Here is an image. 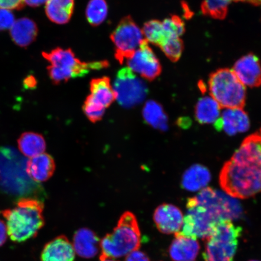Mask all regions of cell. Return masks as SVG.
Here are the masks:
<instances>
[{
    "label": "cell",
    "mask_w": 261,
    "mask_h": 261,
    "mask_svg": "<svg viewBox=\"0 0 261 261\" xmlns=\"http://www.w3.org/2000/svg\"><path fill=\"white\" fill-rule=\"evenodd\" d=\"M100 261H118L112 258H100Z\"/></svg>",
    "instance_id": "cell-38"
},
{
    "label": "cell",
    "mask_w": 261,
    "mask_h": 261,
    "mask_svg": "<svg viewBox=\"0 0 261 261\" xmlns=\"http://www.w3.org/2000/svg\"><path fill=\"white\" fill-rule=\"evenodd\" d=\"M75 255L72 243L66 237L61 236L45 245L41 254V260L74 261Z\"/></svg>",
    "instance_id": "cell-17"
},
{
    "label": "cell",
    "mask_w": 261,
    "mask_h": 261,
    "mask_svg": "<svg viewBox=\"0 0 261 261\" xmlns=\"http://www.w3.org/2000/svg\"><path fill=\"white\" fill-rule=\"evenodd\" d=\"M28 160L11 148L0 149V188L8 193L21 196L38 194L40 187L29 177Z\"/></svg>",
    "instance_id": "cell-3"
},
{
    "label": "cell",
    "mask_w": 261,
    "mask_h": 261,
    "mask_svg": "<svg viewBox=\"0 0 261 261\" xmlns=\"http://www.w3.org/2000/svg\"><path fill=\"white\" fill-rule=\"evenodd\" d=\"M12 13L4 9H0V31L11 29L15 22Z\"/></svg>",
    "instance_id": "cell-33"
},
{
    "label": "cell",
    "mask_w": 261,
    "mask_h": 261,
    "mask_svg": "<svg viewBox=\"0 0 261 261\" xmlns=\"http://www.w3.org/2000/svg\"><path fill=\"white\" fill-rule=\"evenodd\" d=\"M258 133H259V135H260V138H261V128H260V130H259V132Z\"/></svg>",
    "instance_id": "cell-39"
},
{
    "label": "cell",
    "mask_w": 261,
    "mask_h": 261,
    "mask_svg": "<svg viewBox=\"0 0 261 261\" xmlns=\"http://www.w3.org/2000/svg\"><path fill=\"white\" fill-rule=\"evenodd\" d=\"M37 24L32 19L22 18L15 21L11 28V36L16 44L27 47L34 42L38 35Z\"/></svg>",
    "instance_id": "cell-21"
},
{
    "label": "cell",
    "mask_w": 261,
    "mask_h": 261,
    "mask_svg": "<svg viewBox=\"0 0 261 261\" xmlns=\"http://www.w3.org/2000/svg\"><path fill=\"white\" fill-rule=\"evenodd\" d=\"M84 113L91 122L96 123L102 120L105 114V108L90 99L88 96L83 107Z\"/></svg>",
    "instance_id": "cell-32"
},
{
    "label": "cell",
    "mask_w": 261,
    "mask_h": 261,
    "mask_svg": "<svg viewBox=\"0 0 261 261\" xmlns=\"http://www.w3.org/2000/svg\"><path fill=\"white\" fill-rule=\"evenodd\" d=\"M141 233L138 221L132 212H126L120 217L112 233L100 240V258L118 259L139 250Z\"/></svg>",
    "instance_id": "cell-4"
},
{
    "label": "cell",
    "mask_w": 261,
    "mask_h": 261,
    "mask_svg": "<svg viewBox=\"0 0 261 261\" xmlns=\"http://www.w3.org/2000/svg\"><path fill=\"white\" fill-rule=\"evenodd\" d=\"M159 47L172 62L178 61L184 50V42L179 38H166Z\"/></svg>",
    "instance_id": "cell-30"
},
{
    "label": "cell",
    "mask_w": 261,
    "mask_h": 261,
    "mask_svg": "<svg viewBox=\"0 0 261 261\" xmlns=\"http://www.w3.org/2000/svg\"><path fill=\"white\" fill-rule=\"evenodd\" d=\"M198 204L213 210L223 220L232 221L241 216L242 210L234 198L228 197L211 188H205L194 197Z\"/></svg>",
    "instance_id": "cell-11"
},
{
    "label": "cell",
    "mask_w": 261,
    "mask_h": 261,
    "mask_svg": "<svg viewBox=\"0 0 261 261\" xmlns=\"http://www.w3.org/2000/svg\"><path fill=\"white\" fill-rule=\"evenodd\" d=\"M162 24L166 38H179L185 31L184 21L177 15L165 19Z\"/></svg>",
    "instance_id": "cell-31"
},
{
    "label": "cell",
    "mask_w": 261,
    "mask_h": 261,
    "mask_svg": "<svg viewBox=\"0 0 261 261\" xmlns=\"http://www.w3.org/2000/svg\"><path fill=\"white\" fill-rule=\"evenodd\" d=\"M228 0H204L201 9L204 15L217 19H224L226 17Z\"/></svg>",
    "instance_id": "cell-28"
},
{
    "label": "cell",
    "mask_w": 261,
    "mask_h": 261,
    "mask_svg": "<svg viewBox=\"0 0 261 261\" xmlns=\"http://www.w3.org/2000/svg\"><path fill=\"white\" fill-rule=\"evenodd\" d=\"M200 250L197 239L178 233L169 247V253L173 261H194Z\"/></svg>",
    "instance_id": "cell-16"
},
{
    "label": "cell",
    "mask_w": 261,
    "mask_h": 261,
    "mask_svg": "<svg viewBox=\"0 0 261 261\" xmlns=\"http://www.w3.org/2000/svg\"><path fill=\"white\" fill-rule=\"evenodd\" d=\"M220 185L234 198L246 199L261 192V138L258 132L244 140L220 174Z\"/></svg>",
    "instance_id": "cell-1"
},
{
    "label": "cell",
    "mask_w": 261,
    "mask_h": 261,
    "mask_svg": "<svg viewBox=\"0 0 261 261\" xmlns=\"http://www.w3.org/2000/svg\"><path fill=\"white\" fill-rule=\"evenodd\" d=\"M113 90L116 100L126 109L138 106L148 94L146 84L128 67L118 71L114 81Z\"/></svg>",
    "instance_id": "cell-10"
},
{
    "label": "cell",
    "mask_w": 261,
    "mask_h": 261,
    "mask_svg": "<svg viewBox=\"0 0 261 261\" xmlns=\"http://www.w3.org/2000/svg\"><path fill=\"white\" fill-rule=\"evenodd\" d=\"M18 146L21 154L29 159L43 154L46 149L44 137L33 132L22 134L18 140Z\"/></svg>",
    "instance_id": "cell-24"
},
{
    "label": "cell",
    "mask_w": 261,
    "mask_h": 261,
    "mask_svg": "<svg viewBox=\"0 0 261 261\" xmlns=\"http://www.w3.org/2000/svg\"><path fill=\"white\" fill-rule=\"evenodd\" d=\"M211 179V173L207 168L201 165H194L185 172L181 186L189 191H200L207 188Z\"/></svg>",
    "instance_id": "cell-20"
},
{
    "label": "cell",
    "mask_w": 261,
    "mask_h": 261,
    "mask_svg": "<svg viewBox=\"0 0 261 261\" xmlns=\"http://www.w3.org/2000/svg\"><path fill=\"white\" fill-rule=\"evenodd\" d=\"M250 261H260V260H250Z\"/></svg>",
    "instance_id": "cell-40"
},
{
    "label": "cell",
    "mask_w": 261,
    "mask_h": 261,
    "mask_svg": "<svg viewBox=\"0 0 261 261\" xmlns=\"http://www.w3.org/2000/svg\"><path fill=\"white\" fill-rule=\"evenodd\" d=\"M232 71L244 86H261V65L256 55L249 54L240 58L234 64Z\"/></svg>",
    "instance_id": "cell-14"
},
{
    "label": "cell",
    "mask_w": 261,
    "mask_h": 261,
    "mask_svg": "<svg viewBox=\"0 0 261 261\" xmlns=\"http://www.w3.org/2000/svg\"><path fill=\"white\" fill-rule=\"evenodd\" d=\"M221 107L210 96L201 98L195 106V115L201 124L215 123L220 117Z\"/></svg>",
    "instance_id": "cell-25"
},
{
    "label": "cell",
    "mask_w": 261,
    "mask_h": 261,
    "mask_svg": "<svg viewBox=\"0 0 261 261\" xmlns=\"http://www.w3.org/2000/svg\"><path fill=\"white\" fill-rule=\"evenodd\" d=\"M55 170L54 159L45 153L28 160L26 171L29 177L36 182L48 180L53 175Z\"/></svg>",
    "instance_id": "cell-19"
},
{
    "label": "cell",
    "mask_w": 261,
    "mask_h": 261,
    "mask_svg": "<svg viewBox=\"0 0 261 261\" xmlns=\"http://www.w3.org/2000/svg\"><path fill=\"white\" fill-rule=\"evenodd\" d=\"M73 246L74 252L83 258H92L100 250V240L92 230L81 228L74 234Z\"/></svg>",
    "instance_id": "cell-18"
},
{
    "label": "cell",
    "mask_w": 261,
    "mask_h": 261,
    "mask_svg": "<svg viewBox=\"0 0 261 261\" xmlns=\"http://www.w3.org/2000/svg\"><path fill=\"white\" fill-rule=\"evenodd\" d=\"M90 99L105 109L109 108L116 100L113 88L109 77L96 78L90 82Z\"/></svg>",
    "instance_id": "cell-22"
},
{
    "label": "cell",
    "mask_w": 261,
    "mask_h": 261,
    "mask_svg": "<svg viewBox=\"0 0 261 261\" xmlns=\"http://www.w3.org/2000/svg\"><path fill=\"white\" fill-rule=\"evenodd\" d=\"M250 120L243 109H227L215 122L217 130H224L227 135L234 136L246 132L250 128Z\"/></svg>",
    "instance_id": "cell-15"
},
{
    "label": "cell",
    "mask_w": 261,
    "mask_h": 261,
    "mask_svg": "<svg viewBox=\"0 0 261 261\" xmlns=\"http://www.w3.org/2000/svg\"><path fill=\"white\" fill-rule=\"evenodd\" d=\"M145 121L153 128L165 132L168 128V119L161 104L154 100H148L142 111Z\"/></svg>",
    "instance_id": "cell-26"
},
{
    "label": "cell",
    "mask_w": 261,
    "mask_h": 261,
    "mask_svg": "<svg viewBox=\"0 0 261 261\" xmlns=\"http://www.w3.org/2000/svg\"><path fill=\"white\" fill-rule=\"evenodd\" d=\"M8 233L7 227L4 221L0 219V247L4 245L7 241Z\"/></svg>",
    "instance_id": "cell-36"
},
{
    "label": "cell",
    "mask_w": 261,
    "mask_h": 261,
    "mask_svg": "<svg viewBox=\"0 0 261 261\" xmlns=\"http://www.w3.org/2000/svg\"><path fill=\"white\" fill-rule=\"evenodd\" d=\"M221 218L210 208L198 204L194 197L188 199L180 233L196 239H208Z\"/></svg>",
    "instance_id": "cell-8"
},
{
    "label": "cell",
    "mask_w": 261,
    "mask_h": 261,
    "mask_svg": "<svg viewBox=\"0 0 261 261\" xmlns=\"http://www.w3.org/2000/svg\"><path fill=\"white\" fill-rule=\"evenodd\" d=\"M241 228L231 221L218 222L205 246V261H233L237 250Z\"/></svg>",
    "instance_id": "cell-7"
},
{
    "label": "cell",
    "mask_w": 261,
    "mask_h": 261,
    "mask_svg": "<svg viewBox=\"0 0 261 261\" xmlns=\"http://www.w3.org/2000/svg\"><path fill=\"white\" fill-rule=\"evenodd\" d=\"M108 5L106 0H90L86 9L88 22L93 26H98L106 20Z\"/></svg>",
    "instance_id": "cell-27"
},
{
    "label": "cell",
    "mask_w": 261,
    "mask_h": 261,
    "mask_svg": "<svg viewBox=\"0 0 261 261\" xmlns=\"http://www.w3.org/2000/svg\"><path fill=\"white\" fill-rule=\"evenodd\" d=\"M42 56L50 64L47 67L50 79L57 85L73 78L83 77L91 70L102 69L109 64L107 61L85 63L76 58L70 48L58 47L43 52Z\"/></svg>",
    "instance_id": "cell-5"
},
{
    "label": "cell",
    "mask_w": 261,
    "mask_h": 261,
    "mask_svg": "<svg viewBox=\"0 0 261 261\" xmlns=\"http://www.w3.org/2000/svg\"><path fill=\"white\" fill-rule=\"evenodd\" d=\"M110 38L115 47V58L120 64L132 58L144 40L142 31L130 16L120 20Z\"/></svg>",
    "instance_id": "cell-9"
},
{
    "label": "cell",
    "mask_w": 261,
    "mask_h": 261,
    "mask_svg": "<svg viewBox=\"0 0 261 261\" xmlns=\"http://www.w3.org/2000/svg\"><path fill=\"white\" fill-rule=\"evenodd\" d=\"M126 64L134 73L149 81L155 80L162 72L161 63L146 40H143L133 56L126 60Z\"/></svg>",
    "instance_id": "cell-12"
},
{
    "label": "cell",
    "mask_w": 261,
    "mask_h": 261,
    "mask_svg": "<svg viewBox=\"0 0 261 261\" xmlns=\"http://www.w3.org/2000/svg\"><path fill=\"white\" fill-rule=\"evenodd\" d=\"M142 31L143 35L145 37V40L156 46L159 47L165 40L162 22L156 19L146 22Z\"/></svg>",
    "instance_id": "cell-29"
},
{
    "label": "cell",
    "mask_w": 261,
    "mask_h": 261,
    "mask_svg": "<svg viewBox=\"0 0 261 261\" xmlns=\"http://www.w3.org/2000/svg\"><path fill=\"white\" fill-rule=\"evenodd\" d=\"M154 220L159 231L165 234L180 232L184 215L179 208L171 204H163L156 208Z\"/></svg>",
    "instance_id": "cell-13"
},
{
    "label": "cell",
    "mask_w": 261,
    "mask_h": 261,
    "mask_svg": "<svg viewBox=\"0 0 261 261\" xmlns=\"http://www.w3.org/2000/svg\"><path fill=\"white\" fill-rule=\"evenodd\" d=\"M43 211V203L32 197L21 198L15 207L3 211L10 239L20 243L37 236L44 226Z\"/></svg>",
    "instance_id": "cell-2"
},
{
    "label": "cell",
    "mask_w": 261,
    "mask_h": 261,
    "mask_svg": "<svg viewBox=\"0 0 261 261\" xmlns=\"http://www.w3.org/2000/svg\"><path fill=\"white\" fill-rule=\"evenodd\" d=\"M74 0H48L45 3V13L55 24L68 23L72 16Z\"/></svg>",
    "instance_id": "cell-23"
},
{
    "label": "cell",
    "mask_w": 261,
    "mask_h": 261,
    "mask_svg": "<svg viewBox=\"0 0 261 261\" xmlns=\"http://www.w3.org/2000/svg\"><path fill=\"white\" fill-rule=\"evenodd\" d=\"M48 0H24L25 5L31 7H38L46 3Z\"/></svg>",
    "instance_id": "cell-37"
},
{
    "label": "cell",
    "mask_w": 261,
    "mask_h": 261,
    "mask_svg": "<svg viewBox=\"0 0 261 261\" xmlns=\"http://www.w3.org/2000/svg\"><path fill=\"white\" fill-rule=\"evenodd\" d=\"M24 0H0V9L20 10L24 7Z\"/></svg>",
    "instance_id": "cell-34"
},
{
    "label": "cell",
    "mask_w": 261,
    "mask_h": 261,
    "mask_svg": "<svg viewBox=\"0 0 261 261\" xmlns=\"http://www.w3.org/2000/svg\"><path fill=\"white\" fill-rule=\"evenodd\" d=\"M208 90L221 109H243L246 104V88L228 68H221L210 75Z\"/></svg>",
    "instance_id": "cell-6"
},
{
    "label": "cell",
    "mask_w": 261,
    "mask_h": 261,
    "mask_svg": "<svg viewBox=\"0 0 261 261\" xmlns=\"http://www.w3.org/2000/svg\"><path fill=\"white\" fill-rule=\"evenodd\" d=\"M125 261H149L146 254L139 250L134 251L125 257Z\"/></svg>",
    "instance_id": "cell-35"
}]
</instances>
